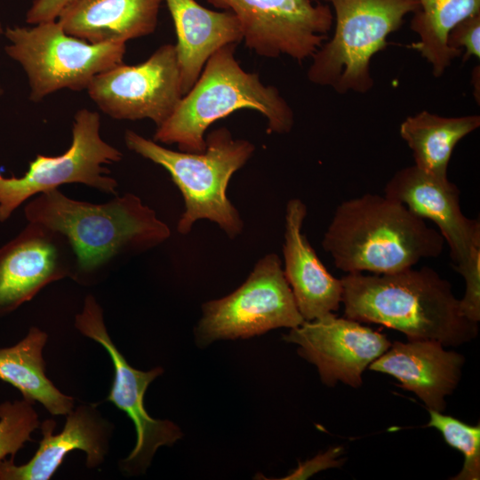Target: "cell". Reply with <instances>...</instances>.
I'll list each match as a JSON object with an SVG mask.
<instances>
[{
	"instance_id": "6da1fadb",
	"label": "cell",
	"mask_w": 480,
	"mask_h": 480,
	"mask_svg": "<svg viewBox=\"0 0 480 480\" xmlns=\"http://www.w3.org/2000/svg\"><path fill=\"white\" fill-rule=\"evenodd\" d=\"M24 211L28 222L67 238L75 259L71 278L84 285L101 280L122 260L171 236L168 225L132 193L92 204L72 199L57 188L34 196Z\"/></svg>"
},
{
	"instance_id": "9a60e30c",
	"label": "cell",
	"mask_w": 480,
	"mask_h": 480,
	"mask_svg": "<svg viewBox=\"0 0 480 480\" xmlns=\"http://www.w3.org/2000/svg\"><path fill=\"white\" fill-rule=\"evenodd\" d=\"M460 189L448 178L431 175L414 164L398 170L384 188V195L404 204L423 220L433 221L450 248L459 273L480 251V223L464 215Z\"/></svg>"
},
{
	"instance_id": "4fadbf2b",
	"label": "cell",
	"mask_w": 480,
	"mask_h": 480,
	"mask_svg": "<svg viewBox=\"0 0 480 480\" xmlns=\"http://www.w3.org/2000/svg\"><path fill=\"white\" fill-rule=\"evenodd\" d=\"M284 340L299 346V355L317 367L324 384L353 388L362 385L364 370L391 345L384 334L333 313L304 321Z\"/></svg>"
},
{
	"instance_id": "7402d4cb",
	"label": "cell",
	"mask_w": 480,
	"mask_h": 480,
	"mask_svg": "<svg viewBox=\"0 0 480 480\" xmlns=\"http://www.w3.org/2000/svg\"><path fill=\"white\" fill-rule=\"evenodd\" d=\"M480 126V116H442L427 110L406 117L399 133L412 153L414 165L438 178H448L449 162L460 140Z\"/></svg>"
},
{
	"instance_id": "4316f807",
	"label": "cell",
	"mask_w": 480,
	"mask_h": 480,
	"mask_svg": "<svg viewBox=\"0 0 480 480\" xmlns=\"http://www.w3.org/2000/svg\"><path fill=\"white\" fill-rule=\"evenodd\" d=\"M465 279L466 292L460 300L462 314L468 320L480 321V251L471 258L468 265L459 272Z\"/></svg>"
},
{
	"instance_id": "2e32d148",
	"label": "cell",
	"mask_w": 480,
	"mask_h": 480,
	"mask_svg": "<svg viewBox=\"0 0 480 480\" xmlns=\"http://www.w3.org/2000/svg\"><path fill=\"white\" fill-rule=\"evenodd\" d=\"M43 438L32 459L17 466L13 460H0V480H48L74 450L84 451L88 468L103 463L109 446L111 426L94 405H80L67 414L62 431L54 434L55 421L41 425Z\"/></svg>"
},
{
	"instance_id": "e0dca14e",
	"label": "cell",
	"mask_w": 480,
	"mask_h": 480,
	"mask_svg": "<svg viewBox=\"0 0 480 480\" xmlns=\"http://www.w3.org/2000/svg\"><path fill=\"white\" fill-rule=\"evenodd\" d=\"M462 355L444 349L436 340L396 341L368 368L389 374L399 387L416 394L428 409L442 412L444 397L453 392L461 375Z\"/></svg>"
},
{
	"instance_id": "603a6c76",
	"label": "cell",
	"mask_w": 480,
	"mask_h": 480,
	"mask_svg": "<svg viewBox=\"0 0 480 480\" xmlns=\"http://www.w3.org/2000/svg\"><path fill=\"white\" fill-rule=\"evenodd\" d=\"M419 7L411 29L419 41L409 47L431 66L436 77L442 76L453 59L462 52L447 45L450 30L463 20L480 13V0H417Z\"/></svg>"
},
{
	"instance_id": "d4e9b609",
	"label": "cell",
	"mask_w": 480,
	"mask_h": 480,
	"mask_svg": "<svg viewBox=\"0 0 480 480\" xmlns=\"http://www.w3.org/2000/svg\"><path fill=\"white\" fill-rule=\"evenodd\" d=\"M33 404L25 398L0 404V460L7 455L14 459L27 442L33 441L31 434L40 426Z\"/></svg>"
},
{
	"instance_id": "484cf974",
	"label": "cell",
	"mask_w": 480,
	"mask_h": 480,
	"mask_svg": "<svg viewBox=\"0 0 480 480\" xmlns=\"http://www.w3.org/2000/svg\"><path fill=\"white\" fill-rule=\"evenodd\" d=\"M447 45L462 52L463 60L480 57V13L470 16L455 25L447 36Z\"/></svg>"
},
{
	"instance_id": "ac0fdd59",
	"label": "cell",
	"mask_w": 480,
	"mask_h": 480,
	"mask_svg": "<svg viewBox=\"0 0 480 480\" xmlns=\"http://www.w3.org/2000/svg\"><path fill=\"white\" fill-rule=\"evenodd\" d=\"M306 204L299 198L288 201L284 216L283 254L285 278L304 321H312L337 311L342 301L341 279L324 266L302 225Z\"/></svg>"
},
{
	"instance_id": "7c38bea8",
	"label": "cell",
	"mask_w": 480,
	"mask_h": 480,
	"mask_svg": "<svg viewBox=\"0 0 480 480\" xmlns=\"http://www.w3.org/2000/svg\"><path fill=\"white\" fill-rule=\"evenodd\" d=\"M75 326L83 335L100 344L113 362L114 380L106 400L128 415L137 436L133 450L122 461V469L130 474L142 473L160 446H171L182 436L177 425L151 418L144 407L147 388L163 373V369L140 371L129 364L109 337L102 308L92 295L84 299L82 311L76 316Z\"/></svg>"
},
{
	"instance_id": "ffe728a7",
	"label": "cell",
	"mask_w": 480,
	"mask_h": 480,
	"mask_svg": "<svg viewBox=\"0 0 480 480\" xmlns=\"http://www.w3.org/2000/svg\"><path fill=\"white\" fill-rule=\"evenodd\" d=\"M164 0H73L57 21L92 44H125L152 34Z\"/></svg>"
},
{
	"instance_id": "277c9868",
	"label": "cell",
	"mask_w": 480,
	"mask_h": 480,
	"mask_svg": "<svg viewBox=\"0 0 480 480\" xmlns=\"http://www.w3.org/2000/svg\"><path fill=\"white\" fill-rule=\"evenodd\" d=\"M236 46L225 45L211 56L172 114L156 127V142L176 144L183 152H203L207 129L216 121L246 108L266 118L268 132H291L294 124L292 108L277 88L264 84L258 74L241 67Z\"/></svg>"
},
{
	"instance_id": "9c48e42d",
	"label": "cell",
	"mask_w": 480,
	"mask_h": 480,
	"mask_svg": "<svg viewBox=\"0 0 480 480\" xmlns=\"http://www.w3.org/2000/svg\"><path fill=\"white\" fill-rule=\"evenodd\" d=\"M304 322L282 261L276 253L258 260L247 279L230 294L202 307L196 328V342L247 339L270 330L294 328Z\"/></svg>"
},
{
	"instance_id": "44dd1931",
	"label": "cell",
	"mask_w": 480,
	"mask_h": 480,
	"mask_svg": "<svg viewBox=\"0 0 480 480\" xmlns=\"http://www.w3.org/2000/svg\"><path fill=\"white\" fill-rule=\"evenodd\" d=\"M47 334L31 327L14 346L0 348V380L16 388L23 398L40 403L52 415H67L75 400L60 391L45 374L43 348Z\"/></svg>"
},
{
	"instance_id": "ba28073f",
	"label": "cell",
	"mask_w": 480,
	"mask_h": 480,
	"mask_svg": "<svg viewBox=\"0 0 480 480\" xmlns=\"http://www.w3.org/2000/svg\"><path fill=\"white\" fill-rule=\"evenodd\" d=\"M100 127L99 113L82 108L75 115L71 145L63 154L36 155L21 177L0 175V221L29 198L65 184H84L116 196L118 183L105 165L121 161L123 154L101 138Z\"/></svg>"
},
{
	"instance_id": "52a82bcc",
	"label": "cell",
	"mask_w": 480,
	"mask_h": 480,
	"mask_svg": "<svg viewBox=\"0 0 480 480\" xmlns=\"http://www.w3.org/2000/svg\"><path fill=\"white\" fill-rule=\"evenodd\" d=\"M6 54L20 64L37 102L62 89H87L100 73L123 63L125 44H92L68 35L56 20L6 28Z\"/></svg>"
},
{
	"instance_id": "83f0119b",
	"label": "cell",
	"mask_w": 480,
	"mask_h": 480,
	"mask_svg": "<svg viewBox=\"0 0 480 480\" xmlns=\"http://www.w3.org/2000/svg\"><path fill=\"white\" fill-rule=\"evenodd\" d=\"M73 0H34L26 14V22L36 25L56 20Z\"/></svg>"
},
{
	"instance_id": "5b68a950",
	"label": "cell",
	"mask_w": 480,
	"mask_h": 480,
	"mask_svg": "<svg viewBox=\"0 0 480 480\" xmlns=\"http://www.w3.org/2000/svg\"><path fill=\"white\" fill-rule=\"evenodd\" d=\"M124 142L130 150L164 168L180 189L185 204L177 224L180 234H188L200 220L214 222L229 238L243 232V220L227 189L233 174L253 155L252 142L235 139L225 127L207 134L200 153L166 148L132 130L125 131Z\"/></svg>"
},
{
	"instance_id": "5bb4252c",
	"label": "cell",
	"mask_w": 480,
	"mask_h": 480,
	"mask_svg": "<svg viewBox=\"0 0 480 480\" xmlns=\"http://www.w3.org/2000/svg\"><path fill=\"white\" fill-rule=\"evenodd\" d=\"M75 259L67 238L35 222L0 247V316L32 300L49 284L71 277Z\"/></svg>"
},
{
	"instance_id": "8992f818",
	"label": "cell",
	"mask_w": 480,
	"mask_h": 480,
	"mask_svg": "<svg viewBox=\"0 0 480 480\" xmlns=\"http://www.w3.org/2000/svg\"><path fill=\"white\" fill-rule=\"evenodd\" d=\"M334 9V32L310 58L307 76L340 94L364 93L373 86L370 64L388 36L415 12L417 0H324Z\"/></svg>"
},
{
	"instance_id": "cb8c5ba5",
	"label": "cell",
	"mask_w": 480,
	"mask_h": 480,
	"mask_svg": "<svg viewBox=\"0 0 480 480\" xmlns=\"http://www.w3.org/2000/svg\"><path fill=\"white\" fill-rule=\"evenodd\" d=\"M430 419L427 427L436 428L451 447L464 456L460 472L454 480L480 478V426L468 425L457 418L428 409Z\"/></svg>"
},
{
	"instance_id": "7a4b0ae2",
	"label": "cell",
	"mask_w": 480,
	"mask_h": 480,
	"mask_svg": "<svg viewBox=\"0 0 480 480\" xmlns=\"http://www.w3.org/2000/svg\"><path fill=\"white\" fill-rule=\"evenodd\" d=\"M340 279L348 318L399 331L409 340H436L443 346H458L477 335V323L464 316L450 283L429 267L348 273Z\"/></svg>"
},
{
	"instance_id": "30bf717a",
	"label": "cell",
	"mask_w": 480,
	"mask_h": 480,
	"mask_svg": "<svg viewBox=\"0 0 480 480\" xmlns=\"http://www.w3.org/2000/svg\"><path fill=\"white\" fill-rule=\"evenodd\" d=\"M238 19L243 41L266 58L287 56L302 62L328 39L333 13L317 0H207Z\"/></svg>"
},
{
	"instance_id": "f546056e",
	"label": "cell",
	"mask_w": 480,
	"mask_h": 480,
	"mask_svg": "<svg viewBox=\"0 0 480 480\" xmlns=\"http://www.w3.org/2000/svg\"><path fill=\"white\" fill-rule=\"evenodd\" d=\"M4 33V30H3V27L0 23V35H2ZM3 94V88L1 87L0 85V96Z\"/></svg>"
},
{
	"instance_id": "d6986e66",
	"label": "cell",
	"mask_w": 480,
	"mask_h": 480,
	"mask_svg": "<svg viewBox=\"0 0 480 480\" xmlns=\"http://www.w3.org/2000/svg\"><path fill=\"white\" fill-rule=\"evenodd\" d=\"M173 20L174 44L185 95L195 84L211 56L221 47L243 41L241 24L228 11L215 12L195 0H164Z\"/></svg>"
},
{
	"instance_id": "f1b7e54d",
	"label": "cell",
	"mask_w": 480,
	"mask_h": 480,
	"mask_svg": "<svg viewBox=\"0 0 480 480\" xmlns=\"http://www.w3.org/2000/svg\"><path fill=\"white\" fill-rule=\"evenodd\" d=\"M341 452V448L338 447L335 449L331 450L330 452L321 454L320 456L316 457V459L307 461L305 465H307V469H302L299 471H295L291 475V478L293 476H309L312 473H315L318 470H322L323 468H332V467H339L340 464V460H336L335 457L338 456V454Z\"/></svg>"
},
{
	"instance_id": "8fae6325",
	"label": "cell",
	"mask_w": 480,
	"mask_h": 480,
	"mask_svg": "<svg viewBox=\"0 0 480 480\" xmlns=\"http://www.w3.org/2000/svg\"><path fill=\"white\" fill-rule=\"evenodd\" d=\"M86 90L114 119H149L160 126L183 96L174 44L161 45L138 65L121 63L98 74Z\"/></svg>"
},
{
	"instance_id": "3957f363",
	"label": "cell",
	"mask_w": 480,
	"mask_h": 480,
	"mask_svg": "<svg viewBox=\"0 0 480 480\" xmlns=\"http://www.w3.org/2000/svg\"><path fill=\"white\" fill-rule=\"evenodd\" d=\"M444 243L401 202L364 194L337 206L322 245L343 272L387 274L440 256Z\"/></svg>"
}]
</instances>
